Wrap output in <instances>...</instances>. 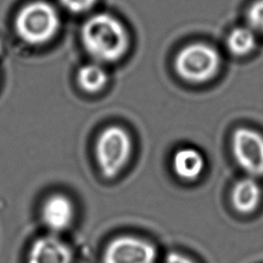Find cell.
<instances>
[{"label": "cell", "instance_id": "1", "mask_svg": "<svg viewBox=\"0 0 263 263\" xmlns=\"http://www.w3.org/2000/svg\"><path fill=\"white\" fill-rule=\"evenodd\" d=\"M80 38L87 54L102 65L118 62L129 48V34L125 26L106 12L89 16L81 27Z\"/></svg>", "mask_w": 263, "mask_h": 263}, {"label": "cell", "instance_id": "2", "mask_svg": "<svg viewBox=\"0 0 263 263\" xmlns=\"http://www.w3.org/2000/svg\"><path fill=\"white\" fill-rule=\"evenodd\" d=\"M61 29L57 8L47 1L34 0L25 4L14 18V30L25 43L39 46L50 42Z\"/></svg>", "mask_w": 263, "mask_h": 263}, {"label": "cell", "instance_id": "3", "mask_svg": "<svg viewBox=\"0 0 263 263\" xmlns=\"http://www.w3.org/2000/svg\"><path fill=\"white\" fill-rule=\"evenodd\" d=\"M178 76L189 83H205L219 72L221 58L213 46L195 42L184 46L174 62Z\"/></svg>", "mask_w": 263, "mask_h": 263}, {"label": "cell", "instance_id": "4", "mask_svg": "<svg viewBox=\"0 0 263 263\" xmlns=\"http://www.w3.org/2000/svg\"><path fill=\"white\" fill-rule=\"evenodd\" d=\"M95 152L102 175L112 179L120 174L130 158L132 138L123 127L109 125L99 134Z\"/></svg>", "mask_w": 263, "mask_h": 263}, {"label": "cell", "instance_id": "5", "mask_svg": "<svg viewBox=\"0 0 263 263\" xmlns=\"http://www.w3.org/2000/svg\"><path fill=\"white\" fill-rule=\"evenodd\" d=\"M231 150L237 164L252 178L263 176V136L249 127L236 128Z\"/></svg>", "mask_w": 263, "mask_h": 263}, {"label": "cell", "instance_id": "6", "mask_svg": "<svg viewBox=\"0 0 263 263\" xmlns=\"http://www.w3.org/2000/svg\"><path fill=\"white\" fill-rule=\"evenodd\" d=\"M155 248L148 241L135 236H119L105 249L104 263H154Z\"/></svg>", "mask_w": 263, "mask_h": 263}, {"label": "cell", "instance_id": "7", "mask_svg": "<svg viewBox=\"0 0 263 263\" xmlns=\"http://www.w3.org/2000/svg\"><path fill=\"white\" fill-rule=\"evenodd\" d=\"M27 263H73L69 247L54 235L37 238L31 246Z\"/></svg>", "mask_w": 263, "mask_h": 263}, {"label": "cell", "instance_id": "8", "mask_svg": "<svg viewBox=\"0 0 263 263\" xmlns=\"http://www.w3.org/2000/svg\"><path fill=\"white\" fill-rule=\"evenodd\" d=\"M74 208L68 197L62 194L49 196L41 209L44 225L51 231H62L68 228L73 220Z\"/></svg>", "mask_w": 263, "mask_h": 263}, {"label": "cell", "instance_id": "9", "mask_svg": "<svg viewBox=\"0 0 263 263\" xmlns=\"http://www.w3.org/2000/svg\"><path fill=\"white\" fill-rule=\"evenodd\" d=\"M172 166L175 174L182 180L194 181L201 175L204 168V158L194 148H181L175 152Z\"/></svg>", "mask_w": 263, "mask_h": 263}, {"label": "cell", "instance_id": "10", "mask_svg": "<svg viewBox=\"0 0 263 263\" xmlns=\"http://www.w3.org/2000/svg\"><path fill=\"white\" fill-rule=\"evenodd\" d=\"M231 197L234 208L239 213L249 214L259 204L261 189L254 178H243L235 184Z\"/></svg>", "mask_w": 263, "mask_h": 263}, {"label": "cell", "instance_id": "11", "mask_svg": "<svg viewBox=\"0 0 263 263\" xmlns=\"http://www.w3.org/2000/svg\"><path fill=\"white\" fill-rule=\"evenodd\" d=\"M78 86L85 92L96 93L105 88L108 83V73L102 64L97 62L81 66L76 76Z\"/></svg>", "mask_w": 263, "mask_h": 263}, {"label": "cell", "instance_id": "12", "mask_svg": "<svg viewBox=\"0 0 263 263\" xmlns=\"http://www.w3.org/2000/svg\"><path fill=\"white\" fill-rule=\"evenodd\" d=\"M256 32L250 27H237L227 36L226 45L230 53L235 57H245L256 47Z\"/></svg>", "mask_w": 263, "mask_h": 263}, {"label": "cell", "instance_id": "13", "mask_svg": "<svg viewBox=\"0 0 263 263\" xmlns=\"http://www.w3.org/2000/svg\"><path fill=\"white\" fill-rule=\"evenodd\" d=\"M249 27L263 35V0H256L247 10Z\"/></svg>", "mask_w": 263, "mask_h": 263}, {"label": "cell", "instance_id": "14", "mask_svg": "<svg viewBox=\"0 0 263 263\" xmlns=\"http://www.w3.org/2000/svg\"><path fill=\"white\" fill-rule=\"evenodd\" d=\"M59 2L72 13H84L96 5L97 0H59Z\"/></svg>", "mask_w": 263, "mask_h": 263}, {"label": "cell", "instance_id": "15", "mask_svg": "<svg viewBox=\"0 0 263 263\" xmlns=\"http://www.w3.org/2000/svg\"><path fill=\"white\" fill-rule=\"evenodd\" d=\"M165 263H194V262L182 254L172 252L166 256Z\"/></svg>", "mask_w": 263, "mask_h": 263}, {"label": "cell", "instance_id": "16", "mask_svg": "<svg viewBox=\"0 0 263 263\" xmlns=\"http://www.w3.org/2000/svg\"><path fill=\"white\" fill-rule=\"evenodd\" d=\"M2 49H3V44H2V41L0 39V53L2 52Z\"/></svg>", "mask_w": 263, "mask_h": 263}]
</instances>
